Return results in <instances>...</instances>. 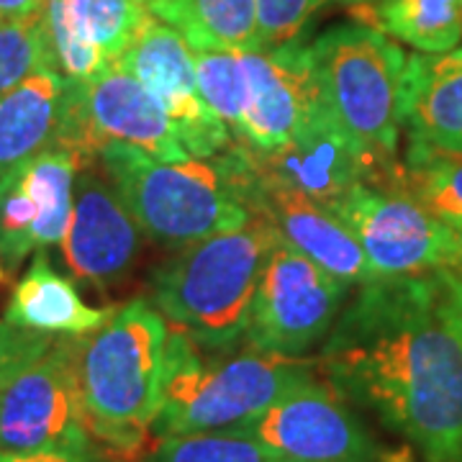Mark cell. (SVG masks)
Instances as JSON below:
<instances>
[{"label":"cell","instance_id":"cell-1","mask_svg":"<svg viewBox=\"0 0 462 462\" xmlns=\"http://www.w3.org/2000/svg\"><path fill=\"white\" fill-rule=\"evenodd\" d=\"M316 365L421 460L462 462V339L439 309L434 273L360 285Z\"/></svg>","mask_w":462,"mask_h":462},{"label":"cell","instance_id":"cell-2","mask_svg":"<svg viewBox=\"0 0 462 462\" xmlns=\"http://www.w3.org/2000/svg\"><path fill=\"white\" fill-rule=\"evenodd\" d=\"M165 316L149 298H134L93 334L80 337L78 378L88 430L121 460L142 457L162 409L167 357Z\"/></svg>","mask_w":462,"mask_h":462},{"label":"cell","instance_id":"cell-3","mask_svg":"<svg viewBox=\"0 0 462 462\" xmlns=\"http://www.w3.org/2000/svg\"><path fill=\"white\" fill-rule=\"evenodd\" d=\"M281 231L264 216L247 226L180 247L152 270L149 300L167 327L188 334L206 352L245 346L257 282Z\"/></svg>","mask_w":462,"mask_h":462},{"label":"cell","instance_id":"cell-4","mask_svg":"<svg viewBox=\"0 0 462 462\" xmlns=\"http://www.w3.org/2000/svg\"><path fill=\"white\" fill-rule=\"evenodd\" d=\"M319 378L316 357H282L252 346L206 352L170 327L162 409L154 437L247 427L278 401Z\"/></svg>","mask_w":462,"mask_h":462},{"label":"cell","instance_id":"cell-5","mask_svg":"<svg viewBox=\"0 0 462 462\" xmlns=\"http://www.w3.org/2000/svg\"><path fill=\"white\" fill-rule=\"evenodd\" d=\"M98 167L142 234L162 247H188L254 218L221 157L162 162L132 144L108 142Z\"/></svg>","mask_w":462,"mask_h":462},{"label":"cell","instance_id":"cell-6","mask_svg":"<svg viewBox=\"0 0 462 462\" xmlns=\"http://www.w3.org/2000/svg\"><path fill=\"white\" fill-rule=\"evenodd\" d=\"M321 100L334 121L378 162L385 188L401 170V83L409 57L401 44L360 21L331 26L309 44Z\"/></svg>","mask_w":462,"mask_h":462},{"label":"cell","instance_id":"cell-7","mask_svg":"<svg viewBox=\"0 0 462 462\" xmlns=\"http://www.w3.org/2000/svg\"><path fill=\"white\" fill-rule=\"evenodd\" d=\"M108 142L132 144L162 162L190 157L162 106L121 65H111L88 83L67 80L65 111L54 144L72 152L88 167L98 162V152Z\"/></svg>","mask_w":462,"mask_h":462},{"label":"cell","instance_id":"cell-8","mask_svg":"<svg viewBox=\"0 0 462 462\" xmlns=\"http://www.w3.org/2000/svg\"><path fill=\"white\" fill-rule=\"evenodd\" d=\"M346 293L349 285L281 236L257 282L245 345L267 355L306 357L329 337Z\"/></svg>","mask_w":462,"mask_h":462},{"label":"cell","instance_id":"cell-9","mask_svg":"<svg viewBox=\"0 0 462 462\" xmlns=\"http://www.w3.org/2000/svg\"><path fill=\"white\" fill-rule=\"evenodd\" d=\"M360 242L375 278H416L462 264V234L401 190L360 182L327 206Z\"/></svg>","mask_w":462,"mask_h":462},{"label":"cell","instance_id":"cell-10","mask_svg":"<svg viewBox=\"0 0 462 462\" xmlns=\"http://www.w3.org/2000/svg\"><path fill=\"white\" fill-rule=\"evenodd\" d=\"M80 337H62L0 388V449L103 452L88 430L78 378Z\"/></svg>","mask_w":462,"mask_h":462},{"label":"cell","instance_id":"cell-11","mask_svg":"<svg viewBox=\"0 0 462 462\" xmlns=\"http://www.w3.org/2000/svg\"><path fill=\"white\" fill-rule=\"evenodd\" d=\"M218 157L224 160L249 211L273 221L282 239L300 254L314 260L349 288L378 281L355 234L324 203L264 175L252 160L249 149L239 142H234Z\"/></svg>","mask_w":462,"mask_h":462},{"label":"cell","instance_id":"cell-12","mask_svg":"<svg viewBox=\"0 0 462 462\" xmlns=\"http://www.w3.org/2000/svg\"><path fill=\"white\" fill-rule=\"evenodd\" d=\"M236 430L252 434L275 462H398L327 380L316 378Z\"/></svg>","mask_w":462,"mask_h":462},{"label":"cell","instance_id":"cell-13","mask_svg":"<svg viewBox=\"0 0 462 462\" xmlns=\"http://www.w3.org/2000/svg\"><path fill=\"white\" fill-rule=\"evenodd\" d=\"M118 65L129 69L162 106L190 157L211 160L234 144L229 126L203 100L190 44L162 18L149 14Z\"/></svg>","mask_w":462,"mask_h":462},{"label":"cell","instance_id":"cell-14","mask_svg":"<svg viewBox=\"0 0 462 462\" xmlns=\"http://www.w3.org/2000/svg\"><path fill=\"white\" fill-rule=\"evenodd\" d=\"M80 170L72 152L51 144L0 178V257L11 270L65 239Z\"/></svg>","mask_w":462,"mask_h":462},{"label":"cell","instance_id":"cell-15","mask_svg":"<svg viewBox=\"0 0 462 462\" xmlns=\"http://www.w3.org/2000/svg\"><path fill=\"white\" fill-rule=\"evenodd\" d=\"M247 103L236 142L252 152H275L321 108L306 36L278 47L242 51Z\"/></svg>","mask_w":462,"mask_h":462},{"label":"cell","instance_id":"cell-16","mask_svg":"<svg viewBox=\"0 0 462 462\" xmlns=\"http://www.w3.org/2000/svg\"><path fill=\"white\" fill-rule=\"evenodd\" d=\"M60 245L75 281L111 288L134 273L142 229L98 162L83 167L75 178L72 216Z\"/></svg>","mask_w":462,"mask_h":462},{"label":"cell","instance_id":"cell-17","mask_svg":"<svg viewBox=\"0 0 462 462\" xmlns=\"http://www.w3.org/2000/svg\"><path fill=\"white\" fill-rule=\"evenodd\" d=\"M249 154L264 175L324 206L360 182L385 188L378 162L334 121L324 103L288 144L264 154L249 149Z\"/></svg>","mask_w":462,"mask_h":462},{"label":"cell","instance_id":"cell-18","mask_svg":"<svg viewBox=\"0 0 462 462\" xmlns=\"http://www.w3.org/2000/svg\"><path fill=\"white\" fill-rule=\"evenodd\" d=\"M147 0H47L44 21L54 67L75 83L103 75L134 44Z\"/></svg>","mask_w":462,"mask_h":462},{"label":"cell","instance_id":"cell-19","mask_svg":"<svg viewBox=\"0 0 462 462\" xmlns=\"http://www.w3.org/2000/svg\"><path fill=\"white\" fill-rule=\"evenodd\" d=\"M398 116L409 142L462 152V47L409 57Z\"/></svg>","mask_w":462,"mask_h":462},{"label":"cell","instance_id":"cell-20","mask_svg":"<svg viewBox=\"0 0 462 462\" xmlns=\"http://www.w3.org/2000/svg\"><path fill=\"white\" fill-rule=\"evenodd\" d=\"M114 311L116 306H88L75 282L54 270L47 252L42 249L33 254V263L23 273V278L14 285L3 319L21 329L42 331L51 337H85L98 331Z\"/></svg>","mask_w":462,"mask_h":462},{"label":"cell","instance_id":"cell-21","mask_svg":"<svg viewBox=\"0 0 462 462\" xmlns=\"http://www.w3.org/2000/svg\"><path fill=\"white\" fill-rule=\"evenodd\" d=\"M67 78L44 67L0 96V178L57 142Z\"/></svg>","mask_w":462,"mask_h":462},{"label":"cell","instance_id":"cell-22","mask_svg":"<svg viewBox=\"0 0 462 462\" xmlns=\"http://www.w3.org/2000/svg\"><path fill=\"white\" fill-rule=\"evenodd\" d=\"M346 14L421 54L455 50L462 39V0H357Z\"/></svg>","mask_w":462,"mask_h":462},{"label":"cell","instance_id":"cell-23","mask_svg":"<svg viewBox=\"0 0 462 462\" xmlns=\"http://www.w3.org/2000/svg\"><path fill=\"white\" fill-rule=\"evenodd\" d=\"M149 14L182 33L193 51L260 50L257 0H147Z\"/></svg>","mask_w":462,"mask_h":462},{"label":"cell","instance_id":"cell-24","mask_svg":"<svg viewBox=\"0 0 462 462\" xmlns=\"http://www.w3.org/2000/svg\"><path fill=\"white\" fill-rule=\"evenodd\" d=\"M396 190L462 234V152H442L406 142Z\"/></svg>","mask_w":462,"mask_h":462},{"label":"cell","instance_id":"cell-25","mask_svg":"<svg viewBox=\"0 0 462 462\" xmlns=\"http://www.w3.org/2000/svg\"><path fill=\"white\" fill-rule=\"evenodd\" d=\"M142 462H275V457L247 431L221 430L157 439Z\"/></svg>","mask_w":462,"mask_h":462},{"label":"cell","instance_id":"cell-26","mask_svg":"<svg viewBox=\"0 0 462 462\" xmlns=\"http://www.w3.org/2000/svg\"><path fill=\"white\" fill-rule=\"evenodd\" d=\"M54 67L44 14L0 21V96L14 90L29 75Z\"/></svg>","mask_w":462,"mask_h":462},{"label":"cell","instance_id":"cell-27","mask_svg":"<svg viewBox=\"0 0 462 462\" xmlns=\"http://www.w3.org/2000/svg\"><path fill=\"white\" fill-rule=\"evenodd\" d=\"M193 57L200 96L229 126L236 142L247 103V75L242 65V51H193Z\"/></svg>","mask_w":462,"mask_h":462},{"label":"cell","instance_id":"cell-28","mask_svg":"<svg viewBox=\"0 0 462 462\" xmlns=\"http://www.w3.org/2000/svg\"><path fill=\"white\" fill-rule=\"evenodd\" d=\"M352 8L355 0H257V33L263 47H278L300 39L324 8Z\"/></svg>","mask_w":462,"mask_h":462},{"label":"cell","instance_id":"cell-29","mask_svg":"<svg viewBox=\"0 0 462 462\" xmlns=\"http://www.w3.org/2000/svg\"><path fill=\"white\" fill-rule=\"evenodd\" d=\"M57 339L51 334L21 329L8 321H0V388H5L36 360H42Z\"/></svg>","mask_w":462,"mask_h":462},{"label":"cell","instance_id":"cell-30","mask_svg":"<svg viewBox=\"0 0 462 462\" xmlns=\"http://www.w3.org/2000/svg\"><path fill=\"white\" fill-rule=\"evenodd\" d=\"M434 281H437L439 309L462 339V264L434 273Z\"/></svg>","mask_w":462,"mask_h":462},{"label":"cell","instance_id":"cell-31","mask_svg":"<svg viewBox=\"0 0 462 462\" xmlns=\"http://www.w3.org/2000/svg\"><path fill=\"white\" fill-rule=\"evenodd\" d=\"M0 462H108L106 452H11L0 449Z\"/></svg>","mask_w":462,"mask_h":462},{"label":"cell","instance_id":"cell-32","mask_svg":"<svg viewBox=\"0 0 462 462\" xmlns=\"http://www.w3.org/2000/svg\"><path fill=\"white\" fill-rule=\"evenodd\" d=\"M47 0H0V18H32L44 14Z\"/></svg>","mask_w":462,"mask_h":462},{"label":"cell","instance_id":"cell-33","mask_svg":"<svg viewBox=\"0 0 462 462\" xmlns=\"http://www.w3.org/2000/svg\"><path fill=\"white\" fill-rule=\"evenodd\" d=\"M0 282H3V267H0Z\"/></svg>","mask_w":462,"mask_h":462},{"label":"cell","instance_id":"cell-34","mask_svg":"<svg viewBox=\"0 0 462 462\" xmlns=\"http://www.w3.org/2000/svg\"><path fill=\"white\" fill-rule=\"evenodd\" d=\"M355 3H357V0H355Z\"/></svg>","mask_w":462,"mask_h":462},{"label":"cell","instance_id":"cell-35","mask_svg":"<svg viewBox=\"0 0 462 462\" xmlns=\"http://www.w3.org/2000/svg\"><path fill=\"white\" fill-rule=\"evenodd\" d=\"M0 21H3V18H0Z\"/></svg>","mask_w":462,"mask_h":462}]
</instances>
